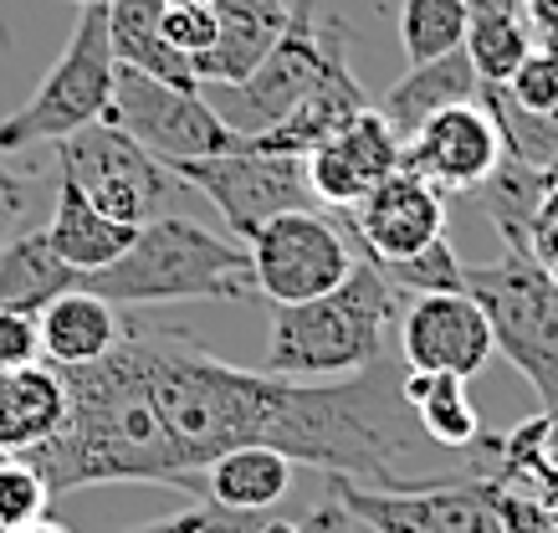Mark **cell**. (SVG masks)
Returning <instances> with one entry per match:
<instances>
[{"label":"cell","instance_id":"obj_1","mask_svg":"<svg viewBox=\"0 0 558 533\" xmlns=\"http://www.w3.org/2000/svg\"><path fill=\"white\" fill-rule=\"evenodd\" d=\"M68 379V415L26 462L47 477L51 498H68L83 487H113V482H165L180 487L190 477L170 431L154 411L138 339L123 308V339L98 364L62 370Z\"/></svg>","mask_w":558,"mask_h":533},{"label":"cell","instance_id":"obj_2","mask_svg":"<svg viewBox=\"0 0 558 533\" xmlns=\"http://www.w3.org/2000/svg\"><path fill=\"white\" fill-rule=\"evenodd\" d=\"M83 293L108 298L113 308H165V303H236L252 298L246 246L205 231L185 216H154L134 231L129 252L98 272L77 277Z\"/></svg>","mask_w":558,"mask_h":533},{"label":"cell","instance_id":"obj_3","mask_svg":"<svg viewBox=\"0 0 558 533\" xmlns=\"http://www.w3.org/2000/svg\"><path fill=\"white\" fill-rule=\"evenodd\" d=\"M400 324V293L369 257L354 252V267L333 293L282 303L271 313L267 334V375L313 379V375H354L385 360V334Z\"/></svg>","mask_w":558,"mask_h":533},{"label":"cell","instance_id":"obj_4","mask_svg":"<svg viewBox=\"0 0 558 533\" xmlns=\"http://www.w3.org/2000/svg\"><path fill=\"white\" fill-rule=\"evenodd\" d=\"M113 77H119V57L108 41V5H83L51 72L36 83V93L16 113L0 119V155L57 144V138L77 134L87 123L108 119Z\"/></svg>","mask_w":558,"mask_h":533},{"label":"cell","instance_id":"obj_5","mask_svg":"<svg viewBox=\"0 0 558 533\" xmlns=\"http://www.w3.org/2000/svg\"><path fill=\"white\" fill-rule=\"evenodd\" d=\"M466 293L487 308L497 354L533 379L543 415L558 421V277L533 252L508 246L502 262L466 267Z\"/></svg>","mask_w":558,"mask_h":533},{"label":"cell","instance_id":"obj_6","mask_svg":"<svg viewBox=\"0 0 558 533\" xmlns=\"http://www.w3.org/2000/svg\"><path fill=\"white\" fill-rule=\"evenodd\" d=\"M349 57V26L343 21H307L292 16L282 41L271 47V57L246 77V83H201L205 104L220 113V123L246 144V138L267 134L271 123H282L307 93L328 77V68Z\"/></svg>","mask_w":558,"mask_h":533},{"label":"cell","instance_id":"obj_7","mask_svg":"<svg viewBox=\"0 0 558 533\" xmlns=\"http://www.w3.org/2000/svg\"><path fill=\"white\" fill-rule=\"evenodd\" d=\"M57 170L68 174L102 216H113L123 226H144L154 216H165V201L174 190V174L134 134H123L113 119H98L77 134L57 138Z\"/></svg>","mask_w":558,"mask_h":533},{"label":"cell","instance_id":"obj_8","mask_svg":"<svg viewBox=\"0 0 558 533\" xmlns=\"http://www.w3.org/2000/svg\"><path fill=\"white\" fill-rule=\"evenodd\" d=\"M185 190L205 195L220 210L226 231L246 246L267 221H277L282 210H307L313 206V185H307V159L288 155H262L252 144H241L231 155L210 159H180L165 165Z\"/></svg>","mask_w":558,"mask_h":533},{"label":"cell","instance_id":"obj_9","mask_svg":"<svg viewBox=\"0 0 558 533\" xmlns=\"http://www.w3.org/2000/svg\"><path fill=\"white\" fill-rule=\"evenodd\" d=\"M252 257V282L271 308L282 303H307V298L333 293L349 267H354V246L339 216L323 210H282L277 221H267L246 241Z\"/></svg>","mask_w":558,"mask_h":533},{"label":"cell","instance_id":"obj_10","mask_svg":"<svg viewBox=\"0 0 558 533\" xmlns=\"http://www.w3.org/2000/svg\"><path fill=\"white\" fill-rule=\"evenodd\" d=\"M108 119L119 123L123 134H134L159 165L210 159V155L241 149V138L220 123V113L205 104L201 87H170L134 68H119V77H113Z\"/></svg>","mask_w":558,"mask_h":533},{"label":"cell","instance_id":"obj_11","mask_svg":"<svg viewBox=\"0 0 558 533\" xmlns=\"http://www.w3.org/2000/svg\"><path fill=\"white\" fill-rule=\"evenodd\" d=\"M343 513L374 533H508L492 487L476 477H440L421 493H385L349 477H328Z\"/></svg>","mask_w":558,"mask_h":533},{"label":"cell","instance_id":"obj_12","mask_svg":"<svg viewBox=\"0 0 558 533\" xmlns=\"http://www.w3.org/2000/svg\"><path fill=\"white\" fill-rule=\"evenodd\" d=\"M446 195L430 180L410 170H395L385 185H374L354 210H333L339 226L349 231V246L369 262H410L421 257L430 241L446 237Z\"/></svg>","mask_w":558,"mask_h":533},{"label":"cell","instance_id":"obj_13","mask_svg":"<svg viewBox=\"0 0 558 533\" xmlns=\"http://www.w3.org/2000/svg\"><path fill=\"white\" fill-rule=\"evenodd\" d=\"M502 159H508L502 155V134H497L492 113L482 108V98L446 108V113L425 119L421 129H410L400 138V170L430 180L446 201L482 190Z\"/></svg>","mask_w":558,"mask_h":533},{"label":"cell","instance_id":"obj_14","mask_svg":"<svg viewBox=\"0 0 558 533\" xmlns=\"http://www.w3.org/2000/svg\"><path fill=\"white\" fill-rule=\"evenodd\" d=\"M400 360L405 370L476 379L497 354L492 318L466 288L461 293H425L400 313Z\"/></svg>","mask_w":558,"mask_h":533},{"label":"cell","instance_id":"obj_15","mask_svg":"<svg viewBox=\"0 0 558 533\" xmlns=\"http://www.w3.org/2000/svg\"><path fill=\"white\" fill-rule=\"evenodd\" d=\"M400 170V134L379 108H364L349 129L328 138L323 149L307 155V185L313 201L328 210H354L374 185H385L389 174Z\"/></svg>","mask_w":558,"mask_h":533},{"label":"cell","instance_id":"obj_16","mask_svg":"<svg viewBox=\"0 0 558 533\" xmlns=\"http://www.w3.org/2000/svg\"><path fill=\"white\" fill-rule=\"evenodd\" d=\"M292 26L288 0H216V41L195 57L201 83H246Z\"/></svg>","mask_w":558,"mask_h":533},{"label":"cell","instance_id":"obj_17","mask_svg":"<svg viewBox=\"0 0 558 533\" xmlns=\"http://www.w3.org/2000/svg\"><path fill=\"white\" fill-rule=\"evenodd\" d=\"M364 108H369V93H364V83H359V72L349 68V57H339V62L328 68V77L307 93L303 104L292 108L288 119L271 123L267 134L246 138V144H252V149H262V155L307 159L313 149H323L328 138L339 134V129H349Z\"/></svg>","mask_w":558,"mask_h":533},{"label":"cell","instance_id":"obj_18","mask_svg":"<svg viewBox=\"0 0 558 533\" xmlns=\"http://www.w3.org/2000/svg\"><path fill=\"white\" fill-rule=\"evenodd\" d=\"M180 493H201L205 508H226V513H271L292 493V462L271 447L220 451L216 462L190 472Z\"/></svg>","mask_w":558,"mask_h":533},{"label":"cell","instance_id":"obj_19","mask_svg":"<svg viewBox=\"0 0 558 533\" xmlns=\"http://www.w3.org/2000/svg\"><path fill=\"white\" fill-rule=\"evenodd\" d=\"M68 415V379L47 360L0 370V457H26Z\"/></svg>","mask_w":558,"mask_h":533},{"label":"cell","instance_id":"obj_20","mask_svg":"<svg viewBox=\"0 0 558 533\" xmlns=\"http://www.w3.org/2000/svg\"><path fill=\"white\" fill-rule=\"evenodd\" d=\"M36 328H41V360L57 370H83V364H98L123 339V308H113L98 293L68 288L36 313Z\"/></svg>","mask_w":558,"mask_h":533},{"label":"cell","instance_id":"obj_21","mask_svg":"<svg viewBox=\"0 0 558 533\" xmlns=\"http://www.w3.org/2000/svg\"><path fill=\"white\" fill-rule=\"evenodd\" d=\"M47 241L51 252L68 262L72 272H98L108 262H119L129 252V241H134L138 226H123L113 216H102L93 201H87L83 190L72 185L68 174L57 170V190H51V216H47Z\"/></svg>","mask_w":558,"mask_h":533},{"label":"cell","instance_id":"obj_22","mask_svg":"<svg viewBox=\"0 0 558 533\" xmlns=\"http://www.w3.org/2000/svg\"><path fill=\"white\" fill-rule=\"evenodd\" d=\"M476 98H482V83L472 72V57L457 47V52L436 57V62H410V72L400 83H389V93L374 108L395 123V134L405 138L425 119H436V113L457 104H476Z\"/></svg>","mask_w":558,"mask_h":533},{"label":"cell","instance_id":"obj_23","mask_svg":"<svg viewBox=\"0 0 558 533\" xmlns=\"http://www.w3.org/2000/svg\"><path fill=\"white\" fill-rule=\"evenodd\" d=\"M159 16H165V0H113L108 5V41H113L119 68H134L170 87H201L195 62L165 41Z\"/></svg>","mask_w":558,"mask_h":533},{"label":"cell","instance_id":"obj_24","mask_svg":"<svg viewBox=\"0 0 558 533\" xmlns=\"http://www.w3.org/2000/svg\"><path fill=\"white\" fill-rule=\"evenodd\" d=\"M68 288H77V272L51 252L41 226L16 231V237L0 246V308H16L36 318L51 298H62Z\"/></svg>","mask_w":558,"mask_h":533},{"label":"cell","instance_id":"obj_25","mask_svg":"<svg viewBox=\"0 0 558 533\" xmlns=\"http://www.w3.org/2000/svg\"><path fill=\"white\" fill-rule=\"evenodd\" d=\"M405 405L421 421L425 441H436L446 451H466L482 436V415H476L472 396H466V379L457 375H430V370H405L400 379Z\"/></svg>","mask_w":558,"mask_h":533},{"label":"cell","instance_id":"obj_26","mask_svg":"<svg viewBox=\"0 0 558 533\" xmlns=\"http://www.w3.org/2000/svg\"><path fill=\"white\" fill-rule=\"evenodd\" d=\"M533 47L538 41H533V21L527 16H472L466 41H461V52L472 57L476 83H487V87L512 83Z\"/></svg>","mask_w":558,"mask_h":533},{"label":"cell","instance_id":"obj_27","mask_svg":"<svg viewBox=\"0 0 558 533\" xmlns=\"http://www.w3.org/2000/svg\"><path fill=\"white\" fill-rule=\"evenodd\" d=\"M472 11L466 0H405L400 5V47L410 62H436L466 41Z\"/></svg>","mask_w":558,"mask_h":533},{"label":"cell","instance_id":"obj_28","mask_svg":"<svg viewBox=\"0 0 558 533\" xmlns=\"http://www.w3.org/2000/svg\"><path fill=\"white\" fill-rule=\"evenodd\" d=\"M374 267H379V262H374ZM379 272H385V282L395 288V293H415V298H425V293H461V288H466V267H461L451 237L430 241L421 257H410V262H385Z\"/></svg>","mask_w":558,"mask_h":533},{"label":"cell","instance_id":"obj_29","mask_svg":"<svg viewBox=\"0 0 558 533\" xmlns=\"http://www.w3.org/2000/svg\"><path fill=\"white\" fill-rule=\"evenodd\" d=\"M51 487L26 457H0V533H16L47 518Z\"/></svg>","mask_w":558,"mask_h":533},{"label":"cell","instance_id":"obj_30","mask_svg":"<svg viewBox=\"0 0 558 533\" xmlns=\"http://www.w3.org/2000/svg\"><path fill=\"white\" fill-rule=\"evenodd\" d=\"M508 87V98L518 108H527V113H558V52H548V47H533L527 52V62L518 68V77Z\"/></svg>","mask_w":558,"mask_h":533},{"label":"cell","instance_id":"obj_31","mask_svg":"<svg viewBox=\"0 0 558 533\" xmlns=\"http://www.w3.org/2000/svg\"><path fill=\"white\" fill-rule=\"evenodd\" d=\"M159 32H165V41H170L174 52H185L195 62L216 41V0L210 5H165Z\"/></svg>","mask_w":558,"mask_h":533},{"label":"cell","instance_id":"obj_32","mask_svg":"<svg viewBox=\"0 0 558 533\" xmlns=\"http://www.w3.org/2000/svg\"><path fill=\"white\" fill-rule=\"evenodd\" d=\"M41 360V328L32 313L0 308V370H16V364Z\"/></svg>","mask_w":558,"mask_h":533},{"label":"cell","instance_id":"obj_33","mask_svg":"<svg viewBox=\"0 0 558 533\" xmlns=\"http://www.w3.org/2000/svg\"><path fill=\"white\" fill-rule=\"evenodd\" d=\"M343 523H349L343 502L328 498L323 508H313V513H303V518H267V523H262V533H339Z\"/></svg>","mask_w":558,"mask_h":533},{"label":"cell","instance_id":"obj_34","mask_svg":"<svg viewBox=\"0 0 558 533\" xmlns=\"http://www.w3.org/2000/svg\"><path fill=\"white\" fill-rule=\"evenodd\" d=\"M26 206H32V185L26 180H16V174L0 165V246L16 237L21 216H26Z\"/></svg>","mask_w":558,"mask_h":533},{"label":"cell","instance_id":"obj_35","mask_svg":"<svg viewBox=\"0 0 558 533\" xmlns=\"http://www.w3.org/2000/svg\"><path fill=\"white\" fill-rule=\"evenodd\" d=\"M267 513H226V508H205L195 533H262Z\"/></svg>","mask_w":558,"mask_h":533},{"label":"cell","instance_id":"obj_36","mask_svg":"<svg viewBox=\"0 0 558 533\" xmlns=\"http://www.w3.org/2000/svg\"><path fill=\"white\" fill-rule=\"evenodd\" d=\"M205 508H190V513H170V518H154V523H138V529H123V533H195L201 529Z\"/></svg>","mask_w":558,"mask_h":533},{"label":"cell","instance_id":"obj_37","mask_svg":"<svg viewBox=\"0 0 558 533\" xmlns=\"http://www.w3.org/2000/svg\"><path fill=\"white\" fill-rule=\"evenodd\" d=\"M472 16H527V0H466Z\"/></svg>","mask_w":558,"mask_h":533},{"label":"cell","instance_id":"obj_38","mask_svg":"<svg viewBox=\"0 0 558 533\" xmlns=\"http://www.w3.org/2000/svg\"><path fill=\"white\" fill-rule=\"evenodd\" d=\"M527 21H558V0H527Z\"/></svg>","mask_w":558,"mask_h":533},{"label":"cell","instance_id":"obj_39","mask_svg":"<svg viewBox=\"0 0 558 533\" xmlns=\"http://www.w3.org/2000/svg\"><path fill=\"white\" fill-rule=\"evenodd\" d=\"M288 5H292V16H307V21L323 16V0H288Z\"/></svg>","mask_w":558,"mask_h":533},{"label":"cell","instance_id":"obj_40","mask_svg":"<svg viewBox=\"0 0 558 533\" xmlns=\"http://www.w3.org/2000/svg\"><path fill=\"white\" fill-rule=\"evenodd\" d=\"M16 533H72V529H62V523H51V518H36V523H26V529H16Z\"/></svg>","mask_w":558,"mask_h":533},{"label":"cell","instance_id":"obj_41","mask_svg":"<svg viewBox=\"0 0 558 533\" xmlns=\"http://www.w3.org/2000/svg\"><path fill=\"white\" fill-rule=\"evenodd\" d=\"M72 5H77V11H83V5H113V0H72Z\"/></svg>","mask_w":558,"mask_h":533},{"label":"cell","instance_id":"obj_42","mask_svg":"<svg viewBox=\"0 0 558 533\" xmlns=\"http://www.w3.org/2000/svg\"><path fill=\"white\" fill-rule=\"evenodd\" d=\"M165 5H210V0H165Z\"/></svg>","mask_w":558,"mask_h":533},{"label":"cell","instance_id":"obj_43","mask_svg":"<svg viewBox=\"0 0 558 533\" xmlns=\"http://www.w3.org/2000/svg\"><path fill=\"white\" fill-rule=\"evenodd\" d=\"M343 533H374V529H364V523H354V518H349V529Z\"/></svg>","mask_w":558,"mask_h":533},{"label":"cell","instance_id":"obj_44","mask_svg":"<svg viewBox=\"0 0 558 533\" xmlns=\"http://www.w3.org/2000/svg\"><path fill=\"white\" fill-rule=\"evenodd\" d=\"M343 529H349V523H343ZM343 529H339V533H343Z\"/></svg>","mask_w":558,"mask_h":533},{"label":"cell","instance_id":"obj_45","mask_svg":"<svg viewBox=\"0 0 558 533\" xmlns=\"http://www.w3.org/2000/svg\"><path fill=\"white\" fill-rule=\"evenodd\" d=\"M554 426H558V421H554Z\"/></svg>","mask_w":558,"mask_h":533}]
</instances>
